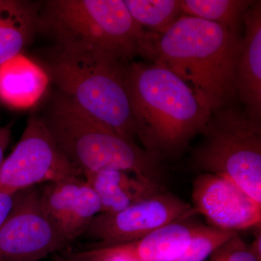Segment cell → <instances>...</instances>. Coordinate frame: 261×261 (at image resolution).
<instances>
[{
  "mask_svg": "<svg viewBox=\"0 0 261 261\" xmlns=\"http://www.w3.org/2000/svg\"><path fill=\"white\" fill-rule=\"evenodd\" d=\"M243 36L183 15L156 38L151 61L185 81L201 106L214 113L239 102L237 64Z\"/></svg>",
  "mask_w": 261,
  "mask_h": 261,
  "instance_id": "obj_1",
  "label": "cell"
},
{
  "mask_svg": "<svg viewBox=\"0 0 261 261\" xmlns=\"http://www.w3.org/2000/svg\"><path fill=\"white\" fill-rule=\"evenodd\" d=\"M126 78L136 135L160 157L181 153L210 120L190 86L163 65L130 62Z\"/></svg>",
  "mask_w": 261,
  "mask_h": 261,
  "instance_id": "obj_2",
  "label": "cell"
},
{
  "mask_svg": "<svg viewBox=\"0 0 261 261\" xmlns=\"http://www.w3.org/2000/svg\"><path fill=\"white\" fill-rule=\"evenodd\" d=\"M38 32L69 50L99 51L130 63L151 61L159 34L134 20L123 0H50L40 5Z\"/></svg>",
  "mask_w": 261,
  "mask_h": 261,
  "instance_id": "obj_3",
  "label": "cell"
},
{
  "mask_svg": "<svg viewBox=\"0 0 261 261\" xmlns=\"http://www.w3.org/2000/svg\"><path fill=\"white\" fill-rule=\"evenodd\" d=\"M41 117L57 145L82 174L115 170L160 184L161 157L118 135L61 92Z\"/></svg>",
  "mask_w": 261,
  "mask_h": 261,
  "instance_id": "obj_4",
  "label": "cell"
},
{
  "mask_svg": "<svg viewBox=\"0 0 261 261\" xmlns=\"http://www.w3.org/2000/svg\"><path fill=\"white\" fill-rule=\"evenodd\" d=\"M37 63L59 92L118 135L135 142L127 87L129 63L99 51L69 50L55 46Z\"/></svg>",
  "mask_w": 261,
  "mask_h": 261,
  "instance_id": "obj_5",
  "label": "cell"
},
{
  "mask_svg": "<svg viewBox=\"0 0 261 261\" xmlns=\"http://www.w3.org/2000/svg\"><path fill=\"white\" fill-rule=\"evenodd\" d=\"M193 152L202 173L228 178L261 203V123L238 106L212 113Z\"/></svg>",
  "mask_w": 261,
  "mask_h": 261,
  "instance_id": "obj_6",
  "label": "cell"
},
{
  "mask_svg": "<svg viewBox=\"0 0 261 261\" xmlns=\"http://www.w3.org/2000/svg\"><path fill=\"white\" fill-rule=\"evenodd\" d=\"M73 176L83 174L57 145L42 117L32 114L18 144L0 166V192L17 193Z\"/></svg>",
  "mask_w": 261,
  "mask_h": 261,
  "instance_id": "obj_7",
  "label": "cell"
},
{
  "mask_svg": "<svg viewBox=\"0 0 261 261\" xmlns=\"http://www.w3.org/2000/svg\"><path fill=\"white\" fill-rule=\"evenodd\" d=\"M195 215L190 204L163 191L116 214H97L82 237L98 242L82 245L80 250L135 241L158 228Z\"/></svg>",
  "mask_w": 261,
  "mask_h": 261,
  "instance_id": "obj_8",
  "label": "cell"
},
{
  "mask_svg": "<svg viewBox=\"0 0 261 261\" xmlns=\"http://www.w3.org/2000/svg\"><path fill=\"white\" fill-rule=\"evenodd\" d=\"M69 246L44 214L39 188L17 192L13 209L0 226V261H39Z\"/></svg>",
  "mask_w": 261,
  "mask_h": 261,
  "instance_id": "obj_9",
  "label": "cell"
},
{
  "mask_svg": "<svg viewBox=\"0 0 261 261\" xmlns=\"http://www.w3.org/2000/svg\"><path fill=\"white\" fill-rule=\"evenodd\" d=\"M194 212L205 216L213 227L238 231L260 226L261 203L228 178L202 173L192 187Z\"/></svg>",
  "mask_w": 261,
  "mask_h": 261,
  "instance_id": "obj_10",
  "label": "cell"
},
{
  "mask_svg": "<svg viewBox=\"0 0 261 261\" xmlns=\"http://www.w3.org/2000/svg\"><path fill=\"white\" fill-rule=\"evenodd\" d=\"M39 194L44 214L69 245L83 235L102 210L99 197L84 177L44 184Z\"/></svg>",
  "mask_w": 261,
  "mask_h": 261,
  "instance_id": "obj_11",
  "label": "cell"
},
{
  "mask_svg": "<svg viewBox=\"0 0 261 261\" xmlns=\"http://www.w3.org/2000/svg\"><path fill=\"white\" fill-rule=\"evenodd\" d=\"M237 64L238 100L250 119L261 123V1H254L243 20Z\"/></svg>",
  "mask_w": 261,
  "mask_h": 261,
  "instance_id": "obj_12",
  "label": "cell"
},
{
  "mask_svg": "<svg viewBox=\"0 0 261 261\" xmlns=\"http://www.w3.org/2000/svg\"><path fill=\"white\" fill-rule=\"evenodd\" d=\"M50 83L45 70L23 54L0 65V102L13 109L35 106Z\"/></svg>",
  "mask_w": 261,
  "mask_h": 261,
  "instance_id": "obj_13",
  "label": "cell"
},
{
  "mask_svg": "<svg viewBox=\"0 0 261 261\" xmlns=\"http://www.w3.org/2000/svg\"><path fill=\"white\" fill-rule=\"evenodd\" d=\"M197 226L187 222L186 219L181 220L135 241L102 247L132 261H173L188 246Z\"/></svg>",
  "mask_w": 261,
  "mask_h": 261,
  "instance_id": "obj_14",
  "label": "cell"
},
{
  "mask_svg": "<svg viewBox=\"0 0 261 261\" xmlns=\"http://www.w3.org/2000/svg\"><path fill=\"white\" fill-rule=\"evenodd\" d=\"M83 177L99 197L103 214H116L165 191L159 184L141 179L124 171L86 172Z\"/></svg>",
  "mask_w": 261,
  "mask_h": 261,
  "instance_id": "obj_15",
  "label": "cell"
},
{
  "mask_svg": "<svg viewBox=\"0 0 261 261\" xmlns=\"http://www.w3.org/2000/svg\"><path fill=\"white\" fill-rule=\"evenodd\" d=\"M40 5L0 0V65L23 54L38 32Z\"/></svg>",
  "mask_w": 261,
  "mask_h": 261,
  "instance_id": "obj_16",
  "label": "cell"
},
{
  "mask_svg": "<svg viewBox=\"0 0 261 261\" xmlns=\"http://www.w3.org/2000/svg\"><path fill=\"white\" fill-rule=\"evenodd\" d=\"M252 0H181L184 15L218 24L238 36H243L245 13Z\"/></svg>",
  "mask_w": 261,
  "mask_h": 261,
  "instance_id": "obj_17",
  "label": "cell"
},
{
  "mask_svg": "<svg viewBox=\"0 0 261 261\" xmlns=\"http://www.w3.org/2000/svg\"><path fill=\"white\" fill-rule=\"evenodd\" d=\"M123 3L139 25L160 35L184 15L181 0H123Z\"/></svg>",
  "mask_w": 261,
  "mask_h": 261,
  "instance_id": "obj_18",
  "label": "cell"
},
{
  "mask_svg": "<svg viewBox=\"0 0 261 261\" xmlns=\"http://www.w3.org/2000/svg\"><path fill=\"white\" fill-rule=\"evenodd\" d=\"M238 233L197 225L188 246L178 258L173 261H205L221 244Z\"/></svg>",
  "mask_w": 261,
  "mask_h": 261,
  "instance_id": "obj_19",
  "label": "cell"
},
{
  "mask_svg": "<svg viewBox=\"0 0 261 261\" xmlns=\"http://www.w3.org/2000/svg\"><path fill=\"white\" fill-rule=\"evenodd\" d=\"M207 261H261L238 233L213 252Z\"/></svg>",
  "mask_w": 261,
  "mask_h": 261,
  "instance_id": "obj_20",
  "label": "cell"
},
{
  "mask_svg": "<svg viewBox=\"0 0 261 261\" xmlns=\"http://www.w3.org/2000/svg\"><path fill=\"white\" fill-rule=\"evenodd\" d=\"M16 193L0 192V226L9 216L14 205Z\"/></svg>",
  "mask_w": 261,
  "mask_h": 261,
  "instance_id": "obj_21",
  "label": "cell"
},
{
  "mask_svg": "<svg viewBox=\"0 0 261 261\" xmlns=\"http://www.w3.org/2000/svg\"><path fill=\"white\" fill-rule=\"evenodd\" d=\"M12 128H13L12 123H8L3 127L0 126V166L4 161L5 152L10 143Z\"/></svg>",
  "mask_w": 261,
  "mask_h": 261,
  "instance_id": "obj_22",
  "label": "cell"
},
{
  "mask_svg": "<svg viewBox=\"0 0 261 261\" xmlns=\"http://www.w3.org/2000/svg\"><path fill=\"white\" fill-rule=\"evenodd\" d=\"M252 250H253L255 255L261 260V233L260 229L255 233V239L250 245Z\"/></svg>",
  "mask_w": 261,
  "mask_h": 261,
  "instance_id": "obj_23",
  "label": "cell"
},
{
  "mask_svg": "<svg viewBox=\"0 0 261 261\" xmlns=\"http://www.w3.org/2000/svg\"><path fill=\"white\" fill-rule=\"evenodd\" d=\"M53 255H54V257H53L54 261H80L73 260V259L67 258V257L62 256V255H59V254L56 253Z\"/></svg>",
  "mask_w": 261,
  "mask_h": 261,
  "instance_id": "obj_24",
  "label": "cell"
}]
</instances>
